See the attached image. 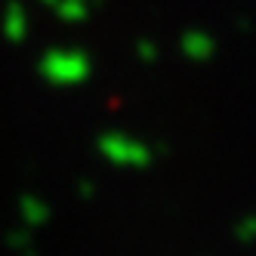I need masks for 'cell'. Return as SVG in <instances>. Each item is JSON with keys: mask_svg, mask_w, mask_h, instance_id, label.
Masks as SVG:
<instances>
[{"mask_svg": "<svg viewBox=\"0 0 256 256\" xmlns=\"http://www.w3.org/2000/svg\"><path fill=\"white\" fill-rule=\"evenodd\" d=\"M182 52H186L192 62H210L213 52H216V40L207 31H188L186 38H182Z\"/></svg>", "mask_w": 256, "mask_h": 256, "instance_id": "6da1fadb", "label": "cell"}, {"mask_svg": "<svg viewBox=\"0 0 256 256\" xmlns=\"http://www.w3.org/2000/svg\"><path fill=\"white\" fill-rule=\"evenodd\" d=\"M234 238H238L241 244H253V241H256V213L244 216L241 222L234 226Z\"/></svg>", "mask_w": 256, "mask_h": 256, "instance_id": "7a4b0ae2", "label": "cell"}]
</instances>
